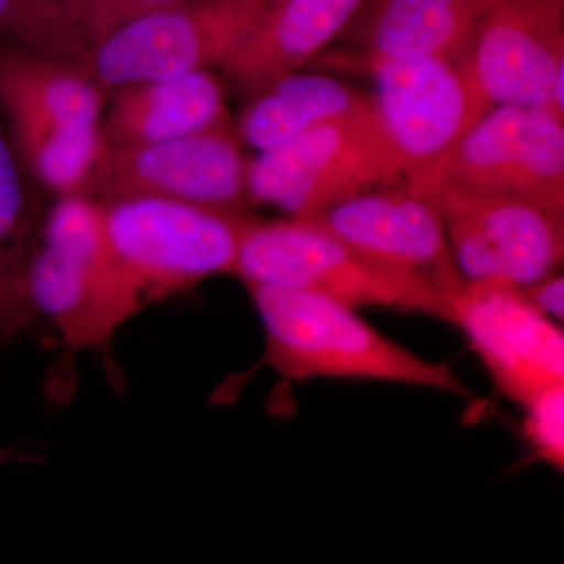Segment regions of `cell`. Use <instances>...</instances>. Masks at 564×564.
Masks as SVG:
<instances>
[{
	"mask_svg": "<svg viewBox=\"0 0 564 564\" xmlns=\"http://www.w3.org/2000/svg\"><path fill=\"white\" fill-rule=\"evenodd\" d=\"M265 332L263 361L285 380L386 381L469 397L448 364L406 350L358 310L321 293L247 285Z\"/></svg>",
	"mask_w": 564,
	"mask_h": 564,
	"instance_id": "obj_1",
	"label": "cell"
},
{
	"mask_svg": "<svg viewBox=\"0 0 564 564\" xmlns=\"http://www.w3.org/2000/svg\"><path fill=\"white\" fill-rule=\"evenodd\" d=\"M247 285L321 293L361 310L383 307L454 325L443 291L344 242L304 217L259 220L248 215L234 273Z\"/></svg>",
	"mask_w": 564,
	"mask_h": 564,
	"instance_id": "obj_2",
	"label": "cell"
},
{
	"mask_svg": "<svg viewBox=\"0 0 564 564\" xmlns=\"http://www.w3.org/2000/svg\"><path fill=\"white\" fill-rule=\"evenodd\" d=\"M104 91L84 66L0 50V107L14 150L57 196L85 195L101 154Z\"/></svg>",
	"mask_w": 564,
	"mask_h": 564,
	"instance_id": "obj_3",
	"label": "cell"
},
{
	"mask_svg": "<svg viewBox=\"0 0 564 564\" xmlns=\"http://www.w3.org/2000/svg\"><path fill=\"white\" fill-rule=\"evenodd\" d=\"M115 269L133 311L232 274L248 215L159 196L101 202Z\"/></svg>",
	"mask_w": 564,
	"mask_h": 564,
	"instance_id": "obj_4",
	"label": "cell"
},
{
	"mask_svg": "<svg viewBox=\"0 0 564 564\" xmlns=\"http://www.w3.org/2000/svg\"><path fill=\"white\" fill-rule=\"evenodd\" d=\"M28 293L35 314L74 350L102 347L135 315L115 269L101 202L57 196L47 207Z\"/></svg>",
	"mask_w": 564,
	"mask_h": 564,
	"instance_id": "obj_5",
	"label": "cell"
},
{
	"mask_svg": "<svg viewBox=\"0 0 564 564\" xmlns=\"http://www.w3.org/2000/svg\"><path fill=\"white\" fill-rule=\"evenodd\" d=\"M403 180L377 110L322 122L248 161L247 202L289 217H311L334 204Z\"/></svg>",
	"mask_w": 564,
	"mask_h": 564,
	"instance_id": "obj_6",
	"label": "cell"
},
{
	"mask_svg": "<svg viewBox=\"0 0 564 564\" xmlns=\"http://www.w3.org/2000/svg\"><path fill=\"white\" fill-rule=\"evenodd\" d=\"M267 0H182L122 25L90 47L104 90L223 66L259 28Z\"/></svg>",
	"mask_w": 564,
	"mask_h": 564,
	"instance_id": "obj_7",
	"label": "cell"
},
{
	"mask_svg": "<svg viewBox=\"0 0 564 564\" xmlns=\"http://www.w3.org/2000/svg\"><path fill=\"white\" fill-rule=\"evenodd\" d=\"M328 65L372 77L375 110L404 184L433 172L484 115L462 70L447 58L352 51L328 58Z\"/></svg>",
	"mask_w": 564,
	"mask_h": 564,
	"instance_id": "obj_8",
	"label": "cell"
},
{
	"mask_svg": "<svg viewBox=\"0 0 564 564\" xmlns=\"http://www.w3.org/2000/svg\"><path fill=\"white\" fill-rule=\"evenodd\" d=\"M454 63L484 113L511 104L564 118V0H486Z\"/></svg>",
	"mask_w": 564,
	"mask_h": 564,
	"instance_id": "obj_9",
	"label": "cell"
},
{
	"mask_svg": "<svg viewBox=\"0 0 564 564\" xmlns=\"http://www.w3.org/2000/svg\"><path fill=\"white\" fill-rule=\"evenodd\" d=\"M404 187L440 212L448 247L466 280L521 288L562 267L564 212L445 182Z\"/></svg>",
	"mask_w": 564,
	"mask_h": 564,
	"instance_id": "obj_10",
	"label": "cell"
},
{
	"mask_svg": "<svg viewBox=\"0 0 564 564\" xmlns=\"http://www.w3.org/2000/svg\"><path fill=\"white\" fill-rule=\"evenodd\" d=\"M426 182L564 212V118L544 107L492 106L433 172L404 185Z\"/></svg>",
	"mask_w": 564,
	"mask_h": 564,
	"instance_id": "obj_11",
	"label": "cell"
},
{
	"mask_svg": "<svg viewBox=\"0 0 564 564\" xmlns=\"http://www.w3.org/2000/svg\"><path fill=\"white\" fill-rule=\"evenodd\" d=\"M232 122L180 139L101 150L85 196L98 202L159 196L242 210L248 161Z\"/></svg>",
	"mask_w": 564,
	"mask_h": 564,
	"instance_id": "obj_12",
	"label": "cell"
},
{
	"mask_svg": "<svg viewBox=\"0 0 564 564\" xmlns=\"http://www.w3.org/2000/svg\"><path fill=\"white\" fill-rule=\"evenodd\" d=\"M445 296L454 325L505 397L524 406L538 392L564 383L562 328L516 285L464 280Z\"/></svg>",
	"mask_w": 564,
	"mask_h": 564,
	"instance_id": "obj_13",
	"label": "cell"
},
{
	"mask_svg": "<svg viewBox=\"0 0 564 564\" xmlns=\"http://www.w3.org/2000/svg\"><path fill=\"white\" fill-rule=\"evenodd\" d=\"M304 218L380 261L425 278L444 293L466 280L440 212L404 184L364 192Z\"/></svg>",
	"mask_w": 564,
	"mask_h": 564,
	"instance_id": "obj_14",
	"label": "cell"
},
{
	"mask_svg": "<svg viewBox=\"0 0 564 564\" xmlns=\"http://www.w3.org/2000/svg\"><path fill=\"white\" fill-rule=\"evenodd\" d=\"M228 122L225 91L209 69L137 82L113 90L101 150L180 139Z\"/></svg>",
	"mask_w": 564,
	"mask_h": 564,
	"instance_id": "obj_15",
	"label": "cell"
},
{
	"mask_svg": "<svg viewBox=\"0 0 564 564\" xmlns=\"http://www.w3.org/2000/svg\"><path fill=\"white\" fill-rule=\"evenodd\" d=\"M364 0H284L270 7L259 28L223 70L252 95L314 61L343 35Z\"/></svg>",
	"mask_w": 564,
	"mask_h": 564,
	"instance_id": "obj_16",
	"label": "cell"
},
{
	"mask_svg": "<svg viewBox=\"0 0 564 564\" xmlns=\"http://www.w3.org/2000/svg\"><path fill=\"white\" fill-rule=\"evenodd\" d=\"M486 0H364L343 32L352 50L455 62Z\"/></svg>",
	"mask_w": 564,
	"mask_h": 564,
	"instance_id": "obj_17",
	"label": "cell"
},
{
	"mask_svg": "<svg viewBox=\"0 0 564 564\" xmlns=\"http://www.w3.org/2000/svg\"><path fill=\"white\" fill-rule=\"evenodd\" d=\"M372 110V95L325 74L295 70L252 95L237 133L252 150L263 152L322 122Z\"/></svg>",
	"mask_w": 564,
	"mask_h": 564,
	"instance_id": "obj_18",
	"label": "cell"
},
{
	"mask_svg": "<svg viewBox=\"0 0 564 564\" xmlns=\"http://www.w3.org/2000/svg\"><path fill=\"white\" fill-rule=\"evenodd\" d=\"M46 210L28 182L9 131L0 120V337L13 336L36 317L28 274Z\"/></svg>",
	"mask_w": 564,
	"mask_h": 564,
	"instance_id": "obj_19",
	"label": "cell"
},
{
	"mask_svg": "<svg viewBox=\"0 0 564 564\" xmlns=\"http://www.w3.org/2000/svg\"><path fill=\"white\" fill-rule=\"evenodd\" d=\"M0 50H17L87 68L90 47L68 0H0Z\"/></svg>",
	"mask_w": 564,
	"mask_h": 564,
	"instance_id": "obj_20",
	"label": "cell"
},
{
	"mask_svg": "<svg viewBox=\"0 0 564 564\" xmlns=\"http://www.w3.org/2000/svg\"><path fill=\"white\" fill-rule=\"evenodd\" d=\"M522 434L533 455L564 469V383L538 392L522 406Z\"/></svg>",
	"mask_w": 564,
	"mask_h": 564,
	"instance_id": "obj_21",
	"label": "cell"
},
{
	"mask_svg": "<svg viewBox=\"0 0 564 564\" xmlns=\"http://www.w3.org/2000/svg\"><path fill=\"white\" fill-rule=\"evenodd\" d=\"M182 0H68L69 13L88 47L129 22Z\"/></svg>",
	"mask_w": 564,
	"mask_h": 564,
	"instance_id": "obj_22",
	"label": "cell"
},
{
	"mask_svg": "<svg viewBox=\"0 0 564 564\" xmlns=\"http://www.w3.org/2000/svg\"><path fill=\"white\" fill-rule=\"evenodd\" d=\"M527 302L532 304L534 310L540 311L545 317L556 323L564 317V278L563 274L554 273L534 281L532 284L518 288Z\"/></svg>",
	"mask_w": 564,
	"mask_h": 564,
	"instance_id": "obj_23",
	"label": "cell"
},
{
	"mask_svg": "<svg viewBox=\"0 0 564 564\" xmlns=\"http://www.w3.org/2000/svg\"><path fill=\"white\" fill-rule=\"evenodd\" d=\"M284 2V0H267L270 7L278 6V3Z\"/></svg>",
	"mask_w": 564,
	"mask_h": 564,
	"instance_id": "obj_24",
	"label": "cell"
},
{
	"mask_svg": "<svg viewBox=\"0 0 564 564\" xmlns=\"http://www.w3.org/2000/svg\"><path fill=\"white\" fill-rule=\"evenodd\" d=\"M2 340H3L2 337H0V347H2Z\"/></svg>",
	"mask_w": 564,
	"mask_h": 564,
	"instance_id": "obj_25",
	"label": "cell"
}]
</instances>
